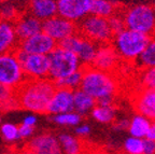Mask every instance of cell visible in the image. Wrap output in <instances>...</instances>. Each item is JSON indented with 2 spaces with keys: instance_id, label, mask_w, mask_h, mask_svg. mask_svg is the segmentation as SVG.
I'll use <instances>...</instances> for the list:
<instances>
[{
  "instance_id": "6da1fadb",
  "label": "cell",
  "mask_w": 155,
  "mask_h": 154,
  "mask_svg": "<svg viewBox=\"0 0 155 154\" xmlns=\"http://www.w3.org/2000/svg\"><path fill=\"white\" fill-rule=\"evenodd\" d=\"M55 82L46 79H26L14 91L17 108L35 112L46 113L48 102L56 89Z\"/></svg>"
},
{
  "instance_id": "5bb4252c",
  "label": "cell",
  "mask_w": 155,
  "mask_h": 154,
  "mask_svg": "<svg viewBox=\"0 0 155 154\" xmlns=\"http://www.w3.org/2000/svg\"><path fill=\"white\" fill-rule=\"evenodd\" d=\"M73 104H74V91L57 86L48 102L46 113L56 116L65 112H71L74 108Z\"/></svg>"
},
{
  "instance_id": "ac0fdd59",
  "label": "cell",
  "mask_w": 155,
  "mask_h": 154,
  "mask_svg": "<svg viewBox=\"0 0 155 154\" xmlns=\"http://www.w3.org/2000/svg\"><path fill=\"white\" fill-rule=\"evenodd\" d=\"M18 43L14 22L0 19V54L16 51Z\"/></svg>"
},
{
  "instance_id": "7bdbcfd3",
  "label": "cell",
  "mask_w": 155,
  "mask_h": 154,
  "mask_svg": "<svg viewBox=\"0 0 155 154\" xmlns=\"http://www.w3.org/2000/svg\"><path fill=\"white\" fill-rule=\"evenodd\" d=\"M153 7H154V11H155V5H153Z\"/></svg>"
},
{
  "instance_id": "74e56055",
  "label": "cell",
  "mask_w": 155,
  "mask_h": 154,
  "mask_svg": "<svg viewBox=\"0 0 155 154\" xmlns=\"http://www.w3.org/2000/svg\"><path fill=\"white\" fill-rule=\"evenodd\" d=\"M128 126H129V120L123 119V120H120L115 123L114 128L116 130H125V129H128Z\"/></svg>"
},
{
  "instance_id": "4316f807",
  "label": "cell",
  "mask_w": 155,
  "mask_h": 154,
  "mask_svg": "<svg viewBox=\"0 0 155 154\" xmlns=\"http://www.w3.org/2000/svg\"><path fill=\"white\" fill-rule=\"evenodd\" d=\"M82 78H83V69L79 70L77 72L64 78L61 81L56 82L55 84H56V86L66 87V89L75 91V89H80L81 83H82Z\"/></svg>"
},
{
  "instance_id": "83f0119b",
  "label": "cell",
  "mask_w": 155,
  "mask_h": 154,
  "mask_svg": "<svg viewBox=\"0 0 155 154\" xmlns=\"http://www.w3.org/2000/svg\"><path fill=\"white\" fill-rule=\"evenodd\" d=\"M17 108L14 91L0 85V110H9Z\"/></svg>"
},
{
  "instance_id": "d4e9b609",
  "label": "cell",
  "mask_w": 155,
  "mask_h": 154,
  "mask_svg": "<svg viewBox=\"0 0 155 154\" xmlns=\"http://www.w3.org/2000/svg\"><path fill=\"white\" fill-rule=\"evenodd\" d=\"M92 118L101 124H110L115 121L116 110L114 106H101L97 104L91 112Z\"/></svg>"
},
{
  "instance_id": "d6986e66",
  "label": "cell",
  "mask_w": 155,
  "mask_h": 154,
  "mask_svg": "<svg viewBox=\"0 0 155 154\" xmlns=\"http://www.w3.org/2000/svg\"><path fill=\"white\" fill-rule=\"evenodd\" d=\"M27 12L44 22L57 15V0H29Z\"/></svg>"
},
{
  "instance_id": "30bf717a",
  "label": "cell",
  "mask_w": 155,
  "mask_h": 154,
  "mask_svg": "<svg viewBox=\"0 0 155 154\" xmlns=\"http://www.w3.org/2000/svg\"><path fill=\"white\" fill-rule=\"evenodd\" d=\"M42 30L53 38L57 43H61L65 39L79 32L77 23L59 15H55L44 21L42 24Z\"/></svg>"
},
{
  "instance_id": "cb8c5ba5",
  "label": "cell",
  "mask_w": 155,
  "mask_h": 154,
  "mask_svg": "<svg viewBox=\"0 0 155 154\" xmlns=\"http://www.w3.org/2000/svg\"><path fill=\"white\" fill-rule=\"evenodd\" d=\"M135 63L141 70L155 67V36L151 37L149 44Z\"/></svg>"
},
{
  "instance_id": "f35d334b",
  "label": "cell",
  "mask_w": 155,
  "mask_h": 154,
  "mask_svg": "<svg viewBox=\"0 0 155 154\" xmlns=\"http://www.w3.org/2000/svg\"><path fill=\"white\" fill-rule=\"evenodd\" d=\"M147 138L155 141V121H152V124H151V127H150V129H149Z\"/></svg>"
},
{
  "instance_id": "4dcf8cb0",
  "label": "cell",
  "mask_w": 155,
  "mask_h": 154,
  "mask_svg": "<svg viewBox=\"0 0 155 154\" xmlns=\"http://www.w3.org/2000/svg\"><path fill=\"white\" fill-rule=\"evenodd\" d=\"M139 80L141 87L155 89V67L141 70Z\"/></svg>"
},
{
  "instance_id": "277c9868",
  "label": "cell",
  "mask_w": 155,
  "mask_h": 154,
  "mask_svg": "<svg viewBox=\"0 0 155 154\" xmlns=\"http://www.w3.org/2000/svg\"><path fill=\"white\" fill-rule=\"evenodd\" d=\"M48 59H50L48 79L55 83L79 70H82L84 67L80 58L73 52L66 50L61 45L56 46L55 50L48 55Z\"/></svg>"
},
{
  "instance_id": "ba28073f",
  "label": "cell",
  "mask_w": 155,
  "mask_h": 154,
  "mask_svg": "<svg viewBox=\"0 0 155 154\" xmlns=\"http://www.w3.org/2000/svg\"><path fill=\"white\" fill-rule=\"evenodd\" d=\"M58 45L63 46L66 50H69L80 58L81 63L84 67L92 66L95 56L98 51V44L93 42L90 39L85 38L81 34H75L69 38L61 41Z\"/></svg>"
},
{
  "instance_id": "d590c367",
  "label": "cell",
  "mask_w": 155,
  "mask_h": 154,
  "mask_svg": "<svg viewBox=\"0 0 155 154\" xmlns=\"http://www.w3.org/2000/svg\"><path fill=\"white\" fill-rule=\"evenodd\" d=\"M142 154H155V141L145 138L143 142V153Z\"/></svg>"
},
{
  "instance_id": "9c48e42d",
  "label": "cell",
  "mask_w": 155,
  "mask_h": 154,
  "mask_svg": "<svg viewBox=\"0 0 155 154\" xmlns=\"http://www.w3.org/2000/svg\"><path fill=\"white\" fill-rule=\"evenodd\" d=\"M18 59L22 64L26 79H46L50 71L48 55L28 54L22 50H16Z\"/></svg>"
},
{
  "instance_id": "44dd1931",
  "label": "cell",
  "mask_w": 155,
  "mask_h": 154,
  "mask_svg": "<svg viewBox=\"0 0 155 154\" xmlns=\"http://www.w3.org/2000/svg\"><path fill=\"white\" fill-rule=\"evenodd\" d=\"M63 154H85V145L81 138L68 132L58 135Z\"/></svg>"
},
{
  "instance_id": "1f68e13d",
  "label": "cell",
  "mask_w": 155,
  "mask_h": 154,
  "mask_svg": "<svg viewBox=\"0 0 155 154\" xmlns=\"http://www.w3.org/2000/svg\"><path fill=\"white\" fill-rule=\"evenodd\" d=\"M18 16L19 13L15 5H11V3H5V5H0V19L14 22Z\"/></svg>"
},
{
  "instance_id": "9a60e30c",
  "label": "cell",
  "mask_w": 155,
  "mask_h": 154,
  "mask_svg": "<svg viewBox=\"0 0 155 154\" xmlns=\"http://www.w3.org/2000/svg\"><path fill=\"white\" fill-rule=\"evenodd\" d=\"M120 55L116 52L112 43L101 44L98 46V51L95 56L92 66L96 69L102 70L106 72H112L117 68L120 64Z\"/></svg>"
},
{
  "instance_id": "5b68a950",
  "label": "cell",
  "mask_w": 155,
  "mask_h": 154,
  "mask_svg": "<svg viewBox=\"0 0 155 154\" xmlns=\"http://www.w3.org/2000/svg\"><path fill=\"white\" fill-rule=\"evenodd\" d=\"M126 28L148 35L155 36V11L150 5H135L122 11Z\"/></svg>"
},
{
  "instance_id": "2e32d148",
  "label": "cell",
  "mask_w": 155,
  "mask_h": 154,
  "mask_svg": "<svg viewBox=\"0 0 155 154\" xmlns=\"http://www.w3.org/2000/svg\"><path fill=\"white\" fill-rule=\"evenodd\" d=\"M133 106L137 113L155 121V89L141 87L134 96Z\"/></svg>"
},
{
  "instance_id": "52a82bcc",
  "label": "cell",
  "mask_w": 155,
  "mask_h": 154,
  "mask_svg": "<svg viewBox=\"0 0 155 154\" xmlns=\"http://www.w3.org/2000/svg\"><path fill=\"white\" fill-rule=\"evenodd\" d=\"M79 34L90 39L98 45L112 43L114 32H112L109 19L90 14L80 23H78Z\"/></svg>"
},
{
  "instance_id": "ab89813d",
  "label": "cell",
  "mask_w": 155,
  "mask_h": 154,
  "mask_svg": "<svg viewBox=\"0 0 155 154\" xmlns=\"http://www.w3.org/2000/svg\"><path fill=\"white\" fill-rule=\"evenodd\" d=\"M85 154H109L102 149H91L90 151H86Z\"/></svg>"
},
{
  "instance_id": "836d02e7",
  "label": "cell",
  "mask_w": 155,
  "mask_h": 154,
  "mask_svg": "<svg viewBox=\"0 0 155 154\" xmlns=\"http://www.w3.org/2000/svg\"><path fill=\"white\" fill-rule=\"evenodd\" d=\"M75 135L80 138H84L86 136L90 135L91 132V126L87 124H79L78 126H75Z\"/></svg>"
},
{
  "instance_id": "60d3db41",
  "label": "cell",
  "mask_w": 155,
  "mask_h": 154,
  "mask_svg": "<svg viewBox=\"0 0 155 154\" xmlns=\"http://www.w3.org/2000/svg\"><path fill=\"white\" fill-rule=\"evenodd\" d=\"M19 153H21V154H36V152H34L31 149H30V148H28L26 146V147L23 148V149L19 151Z\"/></svg>"
},
{
  "instance_id": "8d00e7d4",
  "label": "cell",
  "mask_w": 155,
  "mask_h": 154,
  "mask_svg": "<svg viewBox=\"0 0 155 154\" xmlns=\"http://www.w3.org/2000/svg\"><path fill=\"white\" fill-rule=\"evenodd\" d=\"M22 124L27 126H31V127H35V125L37 124V116L35 114H29V116H25L23 119Z\"/></svg>"
},
{
  "instance_id": "603a6c76",
  "label": "cell",
  "mask_w": 155,
  "mask_h": 154,
  "mask_svg": "<svg viewBox=\"0 0 155 154\" xmlns=\"http://www.w3.org/2000/svg\"><path fill=\"white\" fill-rule=\"evenodd\" d=\"M119 11H121L119 9V5L113 1H110V0H92L91 14L110 18L112 15H114Z\"/></svg>"
},
{
  "instance_id": "7402d4cb",
  "label": "cell",
  "mask_w": 155,
  "mask_h": 154,
  "mask_svg": "<svg viewBox=\"0 0 155 154\" xmlns=\"http://www.w3.org/2000/svg\"><path fill=\"white\" fill-rule=\"evenodd\" d=\"M73 105H74L73 111L78 112L80 116H85L88 112H92V110L97 105V100L81 89H78L74 91V104Z\"/></svg>"
},
{
  "instance_id": "ffe728a7",
  "label": "cell",
  "mask_w": 155,
  "mask_h": 154,
  "mask_svg": "<svg viewBox=\"0 0 155 154\" xmlns=\"http://www.w3.org/2000/svg\"><path fill=\"white\" fill-rule=\"evenodd\" d=\"M151 124H152V120H150L143 114L136 113L129 120V126L127 130H128L129 135L133 136V137L145 139L148 136Z\"/></svg>"
},
{
  "instance_id": "e0dca14e",
  "label": "cell",
  "mask_w": 155,
  "mask_h": 154,
  "mask_svg": "<svg viewBox=\"0 0 155 154\" xmlns=\"http://www.w3.org/2000/svg\"><path fill=\"white\" fill-rule=\"evenodd\" d=\"M42 24H43L42 21H40L28 12L19 14V16L14 21L15 30H16V35L19 41L30 38L39 32H43Z\"/></svg>"
},
{
  "instance_id": "e575fe53",
  "label": "cell",
  "mask_w": 155,
  "mask_h": 154,
  "mask_svg": "<svg viewBox=\"0 0 155 154\" xmlns=\"http://www.w3.org/2000/svg\"><path fill=\"white\" fill-rule=\"evenodd\" d=\"M34 130L35 127L21 124V126H19V136H21V139H27V138L31 137L32 134H34Z\"/></svg>"
},
{
  "instance_id": "d6a6232c",
  "label": "cell",
  "mask_w": 155,
  "mask_h": 154,
  "mask_svg": "<svg viewBox=\"0 0 155 154\" xmlns=\"http://www.w3.org/2000/svg\"><path fill=\"white\" fill-rule=\"evenodd\" d=\"M108 19H109L110 26H111V29H112V32H114V35L119 34V32H121L122 30H124V29L126 28L125 21H124L122 11H119V12L115 13L114 15H112V16Z\"/></svg>"
},
{
  "instance_id": "f1b7e54d",
  "label": "cell",
  "mask_w": 155,
  "mask_h": 154,
  "mask_svg": "<svg viewBox=\"0 0 155 154\" xmlns=\"http://www.w3.org/2000/svg\"><path fill=\"white\" fill-rule=\"evenodd\" d=\"M143 142L144 139L129 136L124 141L123 149L125 154H142L143 153Z\"/></svg>"
},
{
  "instance_id": "4fadbf2b",
  "label": "cell",
  "mask_w": 155,
  "mask_h": 154,
  "mask_svg": "<svg viewBox=\"0 0 155 154\" xmlns=\"http://www.w3.org/2000/svg\"><path fill=\"white\" fill-rule=\"evenodd\" d=\"M27 147L36 154H63L58 136L51 132H44L29 140Z\"/></svg>"
},
{
  "instance_id": "ee69618b",
  "label": "cell",
  "mask_w": 155,
  "mask_h": 154,
  "mask_svg": "<svg viewBox=\"0 0 155 154\" xmlns=\"http://www.w3.org/2000/svg\"><path fill=\"white\" fill-rule=\"evenodd\" d=\"M1 1H2V0H0V3H1Z\"/></svg>"
},
{
  "instance_id": "b9f144b4",
  "label": "cell",
  "mask_w": 155,
  "mask_h": 154,
  "mask_svg": "<svg viewBox=\"0 0 155 154\" xmlns=\"http://www.w3.org/2000/svg\"><path fill=\"white\" fill-rule=\"evenodd\" d=\"M2 154H21V153H19L18 151H14V150H12V151H7Z\"/></svg>"
},
{
  "instance_id": "484cf974",
  "label": "cell",
  "mask_w": 155,
  "mask_h": 154,
  "mask_svg": "<svg viewBox=\"0 0 155 154\" xmlns=\"http://www.w3.org/2000/svg\"><path fill=\"white\" fill-rule=\"evenodd\" d=\"M81 120H82V116H80L75 111L65 112V113L56 114L52 116V121L54 123L63 126H78L80 124Z\"/></svg>"
},
{
  "instance_id": "8992f818",
  "label": "cell",
  "mask_w": 155,
  "mask_h": 154,
  "mask_svg": "<svg viewBox=\"0 0 155 154\" xmlns=\"http://www.w3.org/2000/svg\"><path fill=\"white\" fill-rule=\"evenodd\" d=\"M26 80L16 51L0 54V85L16 91Z\"/></svg>"
},
{
  "instance_id": "7a4b0ae2",
  "label": "cell",
  "mask_w": 155,
  "mask_h": 154,
  "mask_svg": "<svg viewBox=\"0 0 155 154\" xmlns=\"http://www.w3.org/2000/svg\"><path fill=\"white\" fill-rule=\"evenodd\" d=\"M80 89L98 101L106 97H116L119 83L112 72H106L93 66H87L83 67Z\"/></svg>"
},
{
  "instance_id": "8fae6325",
  "label": "cell",
  "mask_w": 155,
  "mask_h": 154,
  "mask_svg": "<svg viewBox=\"0 0 155 154\" xmlns=\"http://www.w3.org/2000/svg\"><path fill=\"white\" fill-rule=\"evenodd\" d=\"M92 0H57V15L80 23L91 14Z\"/></svg>"
},
{
  "instance_id": "7c38bea8",
  "label": "cell",
  "mask_w": 155,
  "mask_h": 154,
  "mask_svg": "<svg viewBox=\"0 0 155 154\" xmlns=\"http://www.w3.org/2000/svg\"><path fill=\"white\" fill-rule=\"evenodd\" d=\"M57 45L58 43L53 38H51L44 32H41L30 38L19 41L17 49L24 51L28 54L50 55Z\"/></svg>"
},
{
  "instance_id": "3957f363",
  "label": "cell",
  "mask_w": 155,
  "mask_h": 154,
  "mask_svg": "<svg viewBox=\"0 0 155 154\" xmlns=\"http://www.w3.org/2000/svg\"><path fill=\"white\" fill-rule=\"evenodd\" d=\"M151 37L141 32L125 28L114 35L112 44L121 59L126 62H136L149 44Z\"/></svg>"
},
{
  "instance_id": "f546056e",
  "label": "cell",
  "mask_w": 155,
  "mask_h": 154,
  "mask_svg": "<svg viewBox=\"0 0 155 154\" xmlns=\"http://www.w3.org/2000/svg\"><path fill=\"white\" fill-rule=\"evenodd\" d=\"M0 132L3 139L7 142H15L21 139L19 136V126H16L12 123H5L0 127Z\"/></svg>"
}]
</instances>
